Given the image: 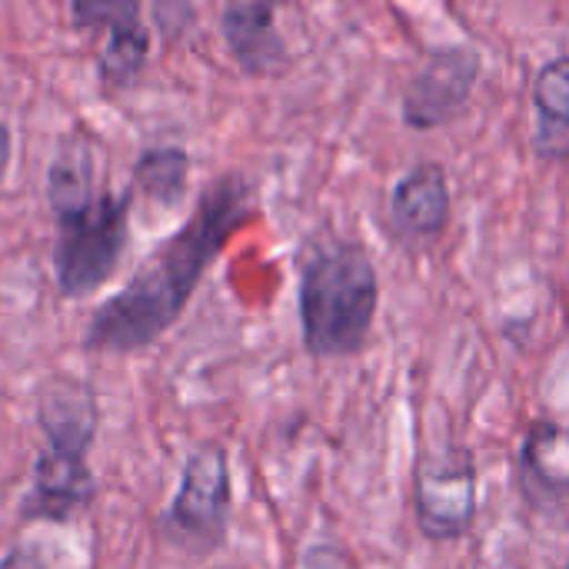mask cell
Listing matches in <instances>:
<instances>
[{"instance_id":"6da1fadb","label":"cell","mask_w":569,"mask_h":569,"mask_svg":"<svg viewBox=\"0 0 569 569\" xmlns=\"http://www.w3.org/2000/svg\"><path fill=\"white\" fill-rule=\"evenodd\" d=\"M257 213V190L240 170L213 177L193 213L173 230L130 277V283L103 300L87 330L83 347L100 353H137L157 343L187 310L210 263L227 240Z\"/></svg>"},{"instance_id":"7a4b0ae2","label":"cell","mask_w":569,"mask_h":569,"mask_svg":"<svg viewBox=\"0 0 569 569\" xmlns=\"http://www.w3.org/2000/svg\"><path fill=\"white\" fill-rule=\"evenodd\" d=\"M380 310V273L370 250L330 227L297 250V313L307 353L320 360L357 357Z\"/></svg>"},{"instance_id":"3957f363","label":"cell","mask_w":569,"mask_h":569,"mask_svg":"<svg viewBox=\"0 0 569 569\" xmlns=\"http://www.w3.org/2000/svg\"><path fill=\"white\" fill-rule=\"evenodd\" d=\"M130 190H100L90 200L53 213V277L63 297L80 300L100 290L120 267L130 240Z\"/></svg>"},{"instance_id":"277c9868","label":"cell","mask_w":569,"mask_h":569,"mask_svg":"<svg viewBox=\"0 0 569 569\" xmlns=\"http://www.w3.org/2000/svg\"><path fill=\"white\" fill-rule=\"evenodd\" d=\"M230 510H233L230 457L223 447L207 443L183 460L177 493L167 503L157 530L173 547L193 557H207L227 543Z\"/></svg>"},{"instance_id":"5b68a950","label":"cell","mask_w":569,"mask_h":569,"mask_svg":"<svg viewBox=\"0 0 569 569\" xmlns=\"http://www.w3.org/2000/svg\"><path fill=\"white\" fill-rule=\"evenodd\" d=\"M483 73V53L470 43L433 47L423 67L407 80L400 100V120L410 130H437L453 123Z\"/></svg>"},{"instance_id":"8992f818","label":"cell","mask_w":569,"mask_h":569,"mask_svg":"<svg viewBox=\"0 0 569 569\" xmlns=\"http://www.w3.org/2000/svg\"><path fill=\"white\" fill-rule=\"evenodd\" d=\"M413 517L427 540L450 543L473 530L477 467L470 450L450 453L447 463H420L413 473Z\"/></svg>"},{"instance_id":"52a82bcc","label":"cell","mask_w":569,"mask_h":569,"mask_svg":"<svg viewBox=\"0 0 569 569\" xmlns=\"http://www.w3.org/2000/svg\"><path fill=\"white\" fill-rule=\"evenodd\" d=\"M77 30L103 37L100 47V83L107 90L130 87L150 57V30L133 0H77L70 7Z\"/></svg>"},{"instance_id":"ba28073f","label":"cell","mask_w":569,"mask_h":569,"mask_svg":"<svg viewBox=\"0 0 569 569\" xmlns=\"http://www.w3.org/2000/svg\"><path fill=\"white\" fill-rule=\"evenodd\" d=\"M453 210L447 167L437 160L413 163L390 190V227L400 240L430 243L443 237Z\"/></svg>"},{"instance_id":"9c48e42d","label":"cell","mask_w":569,"mask_h":569,"mask_svg":"<svg viewBox=\"0 0 569 569\" xmlns=\"http://www.w3.org/2000/svg\"><path fill=\"white\" fill-rule=\"evenodd\" d=\"M97 497V480L87 467V457L40 450L30 477V490L20 500V520L67 523L83 513Z\"/></svg>"},{"instance_id":"30bf717a","label":"cell","mask_w":569,"mask_h":569,"mask_svg":"<svg viewBox=\"0 0 569 569\" xmlns=\"http://www.w3.org/2000/svg\"><path fill=\"white\" fill-rule=\"evenodd\" d=\"M37 423H40L43 450L87 457L100 427V407L93 390L73 377H53L40 390Z\"/></svg>"},{"instance_id":"8fae6325","label":"cell","mask_w":569,"mask_h":569,"mask_svg":"<svg viewBox=\"0 0 569 569\" xmlns=\"http://www.w3.org/2000/svg\"><path fill=\"white\" fill-rule=\"evenodd\" d=\"M220 33L247 77H277L290 63V47L277 30L273 3H227L220 13Z\"/></svg>"},{"instance_id":"7c38bea8","label":"cell","mask_w":569,"mask_h":569,"mask_svg":"<svg viewBox=\"0 0 569 569\" xmlns=\"http://www.w3.org/2000/svg\"><path fill=\"white\" fill-rule=\"evenodd\" d=\"M517 487L533 510L569 500V433L557 420H537L517 453Z\"/></svg>"},{"instance_id":"4fadbf2b","label":"cell","mask_w":569,"mask_h":569,"mask_svg":"<svg viewBox=\"0 0 569 569\" xmlns=\"http://www.w3.org/2000/svg\"><path fill=\"white\" fill-rule=\"evenodd\" d=\"M533 153L547 163L569 160V53L550 57L533 77Z\"/></svg>"},{"instance_id":"5bb4252c","label":"cell","mask_w":569,"mask_h":569,"mask_svg":"<svg viewBox=\"0 0 569 569\" xmlns=\"http://www.w3.org/2000/svg\"><path fill=\"white\" fill-rule=\"evenodd\" d=\"M107 180H100V143L87 130H70L47 167V203L50 213L77 207L100 193Z\"/></svg>"},{"instance_id":"9a60e30c","label":"cell","mask_w":569,"mask_h":569,"mask_svg":"<svg viewBox=\"0 0 569 569\" xmlns=\"http://www.w3.org/2000/svg\"><path fill=\"white\" fill-rule=\"evenodd\" d=\"M187 173L190 157L183 147H150L133 167V193L140 190L160 207H177L187 193Z\"/></svg>"},{"instance_id":"2e32d148","label":"cell","mask_w":569,"mask_h":569,"mask_svg":"<svg viewBox=\"0 0 569 569\" xmlns=\"http://www.w3.org/2000/svg\"><path fill=\"white\" fill-rule=\"evenodd\" d=\"M0 569H47L37 547H13L3 560H0Z\"/></svg>"},{"instance_id":"e0dca14e","label":"cell","mask_w":569,"mask_h":569,"mask_svg":"<svg viewBox=\"0 0 569 569\" xmlns=\"http://www.w3.org/2000/svg\"><path fill=\"white\" fill-rule=\"evenodd\" d=\"M7 163H10V127L0 123V177L7 170Z\"/></svg>"},{"instance_id":"ac0fdd59","label":"cell","mask_w":569,"mask_h":569,"mask_svg":"<svg viewBox=\"0 0 569 569\" xmlns=\"http://www.w3.org/2000/svg\"><path fill=\"white\" fill-rule=\"evenodd\" d=\"M567 569H569V563H567Z\"/></svg>"}]
</instances>
